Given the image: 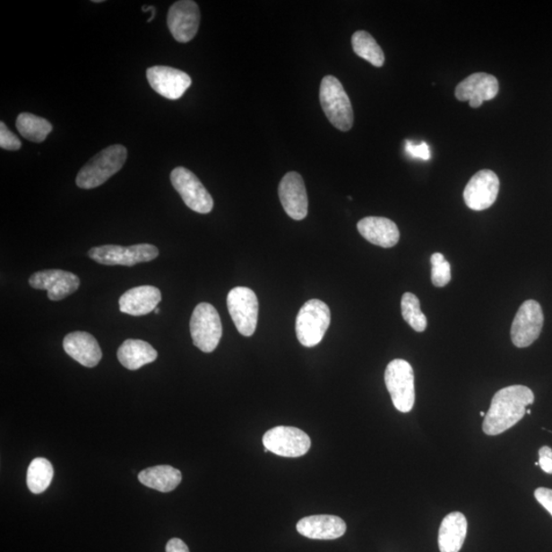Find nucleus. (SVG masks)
<instances>
[{
    "mask_svg": "<svg viewBox=\"0 0 552 552\" xmlns=\"http://www.w3.org/2000/svg\"><path fill=\"white\" fill-rule=\"evenodd\" d=\"M64 350L85 367H97L103 358L96 338L86 332H70L64 339Z\"/></svg>",
    "mask_w": 552,
    "mask_h": 552,
    "instance_id": "obj_19",
    "label": "nucleus"
},
{
    "mask_svg": "<svg viewBox=\"0 0 552 552\" xmlns=\"http://www.w3.org/2000/svg\"><path fill=\"white\" fill-rule=\"evenodd\" d=\"M154 312H155L156 315H158V314H160V309L157 307Z\"/></svg>",
    "mask_w": 552,
    "mask_h": 552,
    "instance_id": "obj_37",
    "label": "nucleus"
},
{
    "mask_svg": "<svg viewBox=\"0 0 552 552\" xmlns=\"http://www.w3.org/2000/svg\"><path fill=\"white\" fill-rule=\"evenodd\" d=\"M499 91L498 80L487 73H475L456 86L455 97L469 101L471 108L481 107L485 100L496 98Z\"/></svg>",
    "mask_w": 552,
    "mask_h": 552,
    "instance_id": "obj_17",
    "label": "nucleus"
},
{
    "mask_svg": "<svg viewBox=\"0 0 552 552\" xmlns=\"http://www.w3.org/2000/svg\"><path fill=\"white\" fill-rule=\"evenodd\" d=\"M279 195L287 214L294 220H303L308 214L306 187L299 173L289 172L280 181Z\"/></svg>",
    "mask_w": 552,
    "mask_h": 552,
    "instance_id": "obj_15",
    "label": "nucleus"
},
{
    "mask_svg": "<svg viewBox=\"0 0 552 552\" xmlns=\"http://www.w3.org/2000/svg\"><path fill=\"white\" fill-rule=\"evenodd\" d=\"M89 256L96 263L108 266L122 265L132 267L138 263H150L159 256L157 246L138 244L130 246L106 245L94 246Z\"/></svg>",
    "mask_w": 552,
    "mask_h": 552,
    "instance_id": "obj_7",
    "label": "nucleus"
},
{
    "mask_svg": "<svg viewBox=\"0 0 552 552\" xmlns=\"http://www.w3.org/2000/svg\"><path fill=\"white\" fill-rule=\"evenodd\" d=\"M468 533V521L461 513H452L442 521L438 543L441 552H460Z\"/></svg>",
    "mask_w": 552,
    "mask_h": 552,
    "instance_id": "obj_22",
    "label": "nucleus"
},
{
    "mask_svg": "<svg viewBox=\"0 0 552 552\" xmlns=\"http://www.w3.org/2000/svg\"><path fill=\"white\" fill-rule=\"evenodd\" d=\"M229 315L241 335L251 337L257 328L259 302L255 293L249 288L237 287L228 296Z\"/></svg>",
    "mask_w": 552,
    "mask_h": 552,
    "instance_id": "obj_8",
    "label": "nucleus"
},
{
    "mask_svg": "<svg viewBox=\"0 0 552 552\" xmlns=\"http://www.w3.org/2000/svg\"><path fill=\"white\" fill-rule=\"evenodd\" d=\"M0 147L6 151H18L22 148L19 138L7 128L4 122L0 123Z\"/></svg>",
    "mask_w": 552,
    "mask_h": 552,
    "instance_id": "obj_30",
    "label": "nucleus"
},
{
    "mask_svg": "<svg viewBox=\"0 0 552 552\" xmlns=\"http://www.w3.org/2000/svg\"><path fill=\"white\" fill-rule=\"evenodd\" d=\"M263 444L268 452L283 457H300L309 452V436L300 428L293 427H275L267 431Z\"/></svg>",
    "mask_w": 552,
    "mask_h": 552,
    "instance_id": "obj_10",
    "label": "nucleus"
},
{
    "mask_svg": "<svg viewBox=\"0 0 552 552\" xmlns=\"http://www.w3.org/2000/svg\"><path fill=\"white\" fill-rule=\"evenodd\" d=\"M147 78L152 90L172 100L183 97L192 85V78L185 72L171 67H151L147 71Z\"/></svg>",
    "mask_w": 552,
    "mask_h": 552,
    "instance_id": "obj_16",
    "label": "nucleus"
},
{
    "mask_svg": "<svg viewBox=\"0 0 552 552\" xmlns=\"http://www.w3.org/2000/svg\"><path fill=\"white\" fill-rule=\"evenodd\" d=\"M534 399L532 390L522 384L499 390L486 414L484 433L496 436L517 425L525 417L527 406L534 403Z\"/></svg>",
    "mask_w": 552,
    "mask_h": 552,
    "instance_id": "obj_1",
    "label": "nucleus"
},
{
    "mask_svg": "<svg viewBox=\"0 0 552 552\" xmlns=\"http://www.w3.org/2000/svg\"><path fill=\"white\" fill-rule=\"evenodd\" d=\"M539 466L547 474L552 475V449L543 446L539 449Z\"/></svg>",
    "mask_w": 552,
    "mask_h": 552,
    "instance_id": "obj_33",
    "label": "nucleus"
},
{
    "mask_svg": "<svg viewBox=\"0 0 552 552\" xmlns=\"http://www.w3.org/2000/svg\"><path fill=\"white\" fill-rule=\"evenodd\" d=\"M170 179L188 208L201 214H208L212 211V197L192 171L185 167H177L171 172Z\"/></svg>",
    "mask_w": 552,
    "mask_h": 552,
    "instance_id": "obj_9",
    "label": "nucleus"
},
{
    "mask_svg": "<svg viewBox=\"0 0 552 552\" xmlns=\"http://www.w3.org/2000/svg\"><path fill=\"white\" fill-rule=\"evenodd\" d=\"M401 311L404 321L414 331L418 332L426 331L427 325V317L420 310V303L416 295L405 293L402 296Z\"/></svg>",
    "mask_w": 552,
    "mask_h": 552,
    "instance_id": "obj_28",
    "label": "nucleus"
},
{
    "mask_svg": "<svg viewBox=\"0 0 552 552\" xmlns=\"http://www.w3.org/2000/svg\"><path fill=\"white\" fill-rule=\"evenodd\" d=\"M432 282L435 287L443 288L452 280V267L441 253H435L431 258Z\"/></svg>",
    "mask_w": 552,
    "mask_h": 552,
    "instance_id": "obj_29",
    "label": "nucleus"
},
{
    "mask_svg": "<svg viewBox=\"0 0 552 552\" xmlns=\"http://www.w3.org/2000/svg\"><path fill=\"white\" fill-rule=\"evenodd\" d=\"M200 23L199 6L192 0H181L171 5L167 25L177 41L186 43L194 39L198 33Z\"/></svg>",
    "mask_w": 552,
    "mask_h": 552,
    "instance_id": "obj_12",
    "label": "nucleus"
},
{
    "mask_svg": "<svg viewBox=\"0 0 552 552\" xmlns=\"http://www.w3.org/2000/svg\"><path fill=\"white\" fill-rule=\"evenodd\" d=\"M331 324V310L324 302L312 299L298 314L296 333L299 342L308 348L322 342Z\"/></svg>",
    "mask_w": 552,
    "mask_h": 552,
    "instance_id": "obj_4",
    "label": "nucleus"
},
{
    "mask_svg": "<svg viewBox=\"0 0 552 552\" xmlns=\"http://www.w3.org/2000/svg\"><path fill=\"white\" fill-rule=\"evenodd\" d=\"M190 325L194 345L203 352H213L222 337L221 319L213 305L199 304L193 312Z\"/></svg>",
    "mask_w": 552,
    "mask_h": 552,
    "instance_id": "obj_6",
    "label": "nucleus"
},
{
    "mask_svg": "<svg viewBox=\"0 0 552 552\" xmlns=\"http://www.w3.org/2000/svg\"><path fill=\"white\" fill-rule=\"evenodd\" d=\"M142 11L144 13L147 12H151V17L149 19L148 23H150V22H151L152 20H154L155 16H156V7L152 6V5H149V6H142Z\"/></svg>",
    "mask_w": 552,
    "mask_h": 552,
    "instance_id": "obj_35",
    "label": "nucleus"
},
{
    "mask_svg": "<svg viewBox=\"0 0 552 552\" xmlns=\"http://www.w3.org/2000/svg\"><path fill=\"white\" fill-rule=\"evenodd\" d=\"M543 323V311L539 302L528 300L522 303L512 325L513 345L518 348L532 345L540 336Z\"/></svg>",
    "mask_w": 552,
    "mask_h": 552,
    "instance_id": "obj_11",
    "label": "nucleus"
},
{
    "mask_svg": "<svg viewBox=\"0 0 552 552\" xmlns=\"http://www.w3.org/2000/svg\"><path fill=\"white\" fill-rule=\"evenodd\" d=\"M18 132L26 140L33 142H42L53 132V125L45 118L30 113H22L16 122Z\"/></svg>",
    "mask_w": 552,
    "mask_h": 552,
    "instance_id": "obj_25",
    "label": "nucleus"
},
{
    "mask_svg": "<svg viewBox=\"0 0 552 552\" xmlns=\"http://www.w3.org/2000/svg\"><path fill=\"white\" fill-rule=\"evenodd\" d=\"M93 3L94 4H100V3H103V2H101V0H93Z\"/></svg>",
    "mask_w": 552,
    "mask_h": 552,
    "instance_id": "obj_36",
    "label": "nucleus"
},
{
    "mask_svg": "<svg viewBox=\"0 0 552 552\" xmlns=\"http://www.w3.org/2000/svg\"><path fill=\"white\" fill-rule=\"evenodd\" d=\"M360 235L382 248H392L399 242L401 232L394 221L384 217H366L358 224Z\"/></svg>",
    "mask_w": 552,
    "mask_h": 552,
    "instance_id": "obj_21",
    "label": "nucleus"
},
{
    "mask_svg": "<svg viewBox=\"0 0 552 552\" xmlns=\"http://www.w3.org/2000/svg\"><path fill=\"white\" fill-rule=\"evenodd\" d=\"M117 356L123 367L136 370L154 362L158 352L144 341L129 339L119 347Z\"/></svg>",
    "mask_w": 552,
    "mask_h": 552,
    "instance_id": "obj_23",
    "label": "nucleus"
},
{
    "mask_svg": "<svg viewBox=\"0 0 552 552\" xmlns=\"http://www.w3.org/2000/svg\"><path fill=\"white\" fill-rule=\"evenodd\" d=\"M29 285L36 289L47 290L50 301H61L76 292L80 280L74 273L50 270L33 273L29 279Z\"/></svg>",
    "mask_w": 552,
    "mask_h": 552,
    "instance_id": "obj_14",
    "label": "nucleus"
},
{
    "mask_svg": "<svg viewBox=\"0 0 552 552\" xmlns=\"http://www.w3.org/2000/svg\"><path fill=\"white\" fill-rule=\"evenodd\" d=\"M480 416H481V417H486V413H485V412H483V411H481V412H480Z\"/></svg>",
    "mask_w": 552,
    "mask_h": 552,
    "instance_id": "obj_38",
    "label": "nucleus"
},
{
    "mask_svg": "<svg viewBox=\"0 0 552 552\" xmlns=\"http://www.w3.org/2000/svg\"><path fill=\"white\" fill-rule=\"evenodd\" d=\"M127 160L125 145L114 144L99 152L83 166L76 177V185L84 190H91L110 179L122 169Z\"/></svg>",
    "mask_w": 552,
    "mask_h": 552,
    "instance_id": "obj_2",
    "label": "nucleus"
},
{
    "mask_svg": "<svg viewBox=\"0 0 552 552\" xmlns=\"http://www.w3.org/2000/svg\"><path fill=\"white\" fill-rule=\"evenodd\" d=\"M384 383L397 410L408 413L416 401L414 373L410 363L403 359L391 361L384 373Z\"/></svg>",
    "mask_w": 552,
    "mask_h": 552,
    "instance_id": "obj_5",
    "label": "nucleus"
},
{
    "mask_svg": "<svg viewBox=\"0 0 552 552\" xmlns=\"http://www.w3.org/2000/svg\"><path fill=\"white\" fill-rule=\"evenodd\" d=\"M138 480L149 488L167 493L177 489L183 475L179 470L170 466H157L141 471Z\"/></svg>",
    "mask_w": 552,
    "mask_h": 552,
    "instance_id": "obj_24",
    "label": "nucleus"
},
{
    "mask_svg": "<svg viewBox=\"0 0 552 552\" xmlns=\"http://www.w3.org/2000/svg\"><path fill=\"white\" fill-rule=\"evenodd\" d=\"M162 300L160 289L152 286H141L123 294L119 299L120 311L133 316H143L155 311Z\"/></svg>",
    "mask_w": 552,
    "mask_h": 552,
    "instance_id": "obj_20",
    "label": "nucleus"
},
{
    "mask_svg": "<svg viewBox=\"0 0 552 552\" xmlns=\"http://www.w3.org/2000/svg\"><path fill=\"white\" fill-rule=\"evenodd\" d=\"M344 520L336 515H311L298 522L297 531L309 539L333 540L346 533Z\"/></svg>",
    "mask_w": 552,
    "mask_h": 552,
    "instance_id": "obj_18",
    "label": "nucleus"
},
{
    "mask_svg": "<svg viewBox=\"0 0 552 552\" xmlns=\"http://www.w3.org/2000/svg\"><path fill=\"white\" fill-rule=\"evenodd\" d=\"M54 478V468L47 460L39 457L30 463L27 471V485L34 494L45 492Z\"/></svg>",
    "mask_w": 552,
    "mask_h": 552,
    "instance_id": "obj_27",
    "label": "nucleus"
},
{
    "mask_svg": "<svg viewBox=\"0 0 552 552\" xmlns=\"http://www.w3.org/2000/svg\"><path fill=\"white\" fill-rule=\"evenodd\" d=\"M166 552H190V549L183 540L172 539L167 543Z\"/></svg>",
    "mask_w": 552,
    "mask_h": 552,
    "instance_id": "obj_34",
    "label": "nucleus"
},
{
    "mask_svg": "<svg viewBox=\"0 0 552 552\" xmlns=\"http://www.w3.org/2000/svg\"><path fill=\"white\" fill-rule=\"evenodd\" d=\"M319 99L332 125L341 132H349L353 126L354 114L342 83L336 77L325 76L319 91Z\"/></svg>",
    "mask_w": 552,
    "mask_h": 552,
    "instance_id": "obj_3",
    "label": "nucleus"
},
{
    "mask_svg": "<svg viewBox=\"0 0 552 552\" xmlns=\"http://www.w3.org/2000/svg\"><path fill=\"white\" fill-rule=\"evenodd\" d=\"M535 498L552 515V490L539 488L534 492Z\"/></svg>",
    "mask_w": 552,
    "mask_h": 552,
    "instance_id": "obj_32",
    "label": "nucleus"
},
{
    "mask_svg": "<svg viewBox=\"0 0 552 552\" xmlns=\"http://www.w3.org/2000/svg\"><path fill=\"white\" fill-rule=\"evenodd\" d=\"M526 413L527 414H531V410H526Z\"/></svg>",
    "mask_w": 552,
    "mask_h": 552,
    "instance_id": "obj_39",
    "label": "nucleus"
},
{
    "mask_svg": "<svg viewBox=\"0 0 552 552\" xmlns=\"http://www.w3.org/2000/svg\"><path fill=\"white\" fill-rule=\"evenodd\" d=\"M499 187V178L496 173L488 169L479 171L464 188V202L474 211L488 209L496 203Z\"/></svg>",
    "mask_w": 552,
    "mask_h": 552,
    "instance_id": "obj_13",
    "label": "nucleus"
},
{
    "mask_svg": "<svg viewBox=\"0 0 552 552\" xmlns=\"http://www.w3.org/2000/svg\"><path fill=\"white\" fill-rule=\"evenodd\" d=\"M352 47L356 55L374 65L375 67L384 66L383 49L368 32L362 30L355 32L352 36Z\"/></svg>",
    "mask_w": 552,
    "mask_h": 552,
    "instance_id": "obj_26",
    "label": "nucleus"
},
{
    "mask_svg": "<svg viewBox=\"0 0 552 552\" xmlns=\"http://www.w3.org/2000/svg\"><path fill=\"white\" fill-rule=\"evenodd\" d=\"M406 151L412 158H418L427 161L431 158L430 148L426 142H420L419 144H414L411 142L406 143Z\"/></svg>",
    "mask_w": 552,
    "mask_h": 552,
    "instance_id": "obj_31",
    "label": "nucleus"
}]
</instances>
